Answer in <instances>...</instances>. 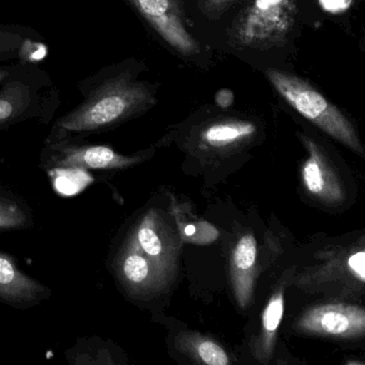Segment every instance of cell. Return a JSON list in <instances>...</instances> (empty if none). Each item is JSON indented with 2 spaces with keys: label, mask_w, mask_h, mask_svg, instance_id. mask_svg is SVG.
Masks as SVG:
<instances>
[{
  "label": "cell",
  "mask_w": 365,
  "mask_h": 365,
  "mask_svg": "<svg viewBox=\"0 0 365 365\" xmlns=\"http://www.w3.org/2000/svg\"><path fill=\"white\" fill-rule=\"evenodd\" d=\"M155 103L150 87L128 74L103 83L76 110L57 120L46 143L76 140L99 133L127 120Z\"/></svg>",
  "instance_id": "6da1fadb"
},
{
  "label": "cell",
  "mask_w": 365,
  "mask_h": 365,
  "mask_svg": "<svg viewBox=\"0 0 365 365\" xmlns=\"http://www.w3.org/2000/svg\"><path fill=\"white\" fill-rule=\"evenodd\" d=\"M266 74L275 91L299 114L354 153H362V145L350 121L313 85L273 68L267 70Z\"/></svg>",
  "instance_id": "7a4b0ae2"
},
{
  "label": "cell",
  "mask_w": 365,
  "mask_h": 365,
  "mask_svg": "<svg viewBox=\"0 0 365 365\" xmlns=\"http://www.w3.org/2000/svg\"><path fill=\"white\" fill-rule=\"evenodd\" d=\"M292 23L294 0H253L237 24L235 39L247 48H271L285 40Z\"/></svg>",
  "instance_id": "3957f363"
},
{
  "label": "cell",
  "mask_w": 365,
  "mask_h": 365,
  "mask_svg": "<svg viewBox=\"0 0 365 365\" xmlns=\"http://www.w3.org/2000/svg\"><path fill=\"white\" fill-rule=\"evenodd\" d=\"M142 158L123 155L106 145L81 144L76 140L46 143L41 168L53 170H119L138 163Z\"/></svg>",
  "instance_id": "277c9868"
},
{
  "label": "cell",
  "mask_w": 365,
  "mask_h": 365,
  "mask_svg": "<svg viewBox=\"0 0 365 365\" xmlns=\"http://www.w3.org/2000/svg\"><path fill=\"white\" fill-rule=\"evenodd\" d=\"M158 35L180 54H196L200 46L187 31L178 0H129Z\"/></svg>",
  "instance_id": "5b68a950"
},
{
  "label": "cell",
  "mask_w": 365,
  "mask_h": 365,
  "mask_svg": "<svg viewBox=\"0 0 365 365\" xmlns=\"http://www.w3.org/2000/svg\"><path fill=\"white\" fill-rule=\"evenodd\" d=\"M298 327L314 334L361 336L365 330V314L362 307L354 305H322L309 309L299 320Z\"/></svg>",
  "instance_id": "8992f818"
},
{
  "label": "cell",
  "mask_w": 365,
  "mask_h": 365,
  "mask_svg": "<svg viewBox=\"0 0 365 365\" xmlns=\"http://www.w3.org/2000/svg\"><path fill=\"white\" fill-rule=\"evenodd\" d=\"M52 294L48 286L25 273L11 255L0 252V302L26 309L48 300Z\"/></svg>",
  "instance_id": "52a82bcc"
},
{
  "label": "cell",
  "mask_w": 365,
  "mask_h": 365,
  "mask_svg": "<svg viewBox=\"0 0 365 365\" xmlns=\"http://www.w3.org/2000/svg\"><path fill=\"white\" fill-rule=\"evenodd\" d=\"M114 270L123 285L131 292H140L153 281L150 262L140 252V245L134 238L115 258Z\"/></svg>",
  "instance_id": "ba28073f"
},
{
  "label": "cell",
  "mask_w": 365,
  "mask_h": 365,
  "mask_svg": "<svg viewBox=\"0 0 365 365\" xmlns=\"http://www.w3.org/2000/svg\"><path fill=\"white\" fill-rule=\"evenodd\" d=\"M309 150L311 155L302 170L305 187L309 193L322 200L329 202L339 200L341 196V189L328 168L324 166V162L313 143H309Z\"/></svg>",
  "instance_id": "9c48e42d"
},
{
  "label": "cell",
  "mask_w": 365,
  "mask_h": 365,
  "mask_svg": "<svg viewBox=\"0 0 365 365\" xmlns=\"http://www.w3.org/2000/svg\"><path fill=\"white\" fill-rule=\"evenodd\" d=\"M257 245L256 240L251 235L243 236L237 243L232 255V269H234L236 290L238 299L245 307L250 298L252 284V270L256 262Z\"/></svg>",
  "instance_id": "30bf717a"
},
{
  "label": "cell",
  "mask_w": 365,
  "mask_h": 365,
  "mask_svg": "<svg viewBox=\"0 0 365 365\" xmlns=\"http://www.w3.org/2000/svg\"><path fill=\"white\" fill-rule=\"evenodd\" d=\"M34 226L31 207L21 196L0 187V232L29 230Z\"/></svg>",
  "instance_id": "8fae6325"
},
{
  "label": "cell",
  "mask_w": 365,
  "mask_h": 365,
  "mask_svg": "<svg viewBox=\"0 0 365 365\" xmlns=\"http://www.w3.org/2000/svg\"><path fill=\"white\" fill-rule=\"evenodd\" d=\"M29 86L21 82H11L0 91V129L20 120L31 106Z\"/></svg>",
  "instance_id": "7c38bea8"
},
{
  "label": "cell",
  "mask_w": 365,
  "mask_h": 365,
  "mask_svg": "<svg viewBox=\"0 0 365 365\" xmlns=\"http://www.w3.org/2000/svg\"><path fill=\"white\" fill-rule=\"evenodd\" d=\"M112 347L100 337H85L66 352V359L71 364H112Z\"/></svg>",
  "instance_id": "4fadbf2b"
},
{
  "label": "cell",
  "mask_w": 365,
  "mask_h": 365,
  "mask_svg": "<svg viewBox=\"0 0 365 365\" xmlns=\"http://www.w3.org/2000/svg\"><path fill=\"white\" fill-rule=\"evenodd\" d=\"M255 132V125L250 121H221L207 128L202 133V138L211 146L223 147L250 138Z\"/></svg>",
  "instance_id": "5bb4252c"
},
{
  "label": "cell",
  "mask_w": 365,
  "mask_h": 365,
  "mask_svg": "<svg viewBox=\"0 0 365 365\" xmlns=\"http://www.w3.org/2000/svg\"><path fill=\"white\" fill-rule=\"evenodd\" d=\"M284 313V298L282 292H277L269 301L262 315V327H264V337L267 345H270L273 341L275 332L281 324Z\"/></svg>",
  "instance_id": "9a60e30c"
},
{
  "label": "cell",
  "mask_w": 365,
  "mask_h": 365,
  "mask_svg": "<svg viewBox=\"0 0 365 365\" xmlns=\"http://www.w3.org/2000/svg\"><path fill=\"white\" fill-rule=\"evenodd\" d=\"M135 239L140 250L144 251L147 257L157 258L161 256L163 245L159 235L157 234L150 222L145 221L144 223L140 224L136 232Z\"/></svg>",
  "instance_id": "2e32d148"
},
{
  "label": "cell",
  "mask_w": 365,
  "mask_h": 365,
  "mask_svg": "<svg viewBox=\"0 0 365 365\" xmlns=\"http://www.w3.org/2000/svg\"><path fill=\"white\" fill-rule=\"evenodd\" d=\"M198 354L206 364L227 365L228 356L223 348L211 341H205L198 346Z\"/></svg>",
  "instance_id": "e0dca14e"
},
{
  "label": "cell",
  "mask_w": 365,
  "mask_h": 365,
  "mask_svg": "<svg viewBox=\"0 0 365 365\" xmlns=\"http://www.w3.org/2000/svg\"><path fill=\"white\" fill-rule=\"evenodd\" d=\"M365 253L364 251L358 252L354 253V255L350 256L348 259V266L350 270L354 273L356 277H359L361 282L365 281Z\"/></svg>",
  "instance_id": "ac0fdd59"
},
{
  "label": "cell",
  "mask_w": 365,
  "mask_h": 365,
  "mask_svg": "<svg viewBox=\"0 0 365 365\" xmlns=\"http://www.w3.org/2000/svg\"><path fill=\"white\" fill-rule=\"evenodd\" d=\"M319 3L326 11L337 14L347 10L351 5L352 0H319Z\"/></svg>",
  "instance_id": "d6986e66"
},
{
  "label": "cell",
  "mask_w": 365,
  "mask_h": 365,
  "mask_svg": "<svg viewBox=\"0 0 365 365\" xmlns=\"http://www.w3.org/2000/svg\"><path fill=\"white\" fill-rule=\"evenodd\" d=\"M215 101H217V106H221V108H228V106H232V101H234V95L228 89H222L215 96Z\"/></svg>",
  "instance_id": "ffe728a7"
},
{
  "label": "cell",
  "mask_w": 365,
  "mask_h": 365,
  "mask_svg": "<svg viewBox=\"0 0 365 365\" xmlns=\"http://www.w3.org/2000/svg\"><path fill=\"white\" fill-rule=\"evenodd\" d=\"M185 232L187 236H192V235H194V232H195V226L187 225V227H185Z\"/></svg>",
  "instance_id": "44dd1931"
},
{
  "label": "cell",
  "mask_w": 365,
  "mask_h": 365,
  "mask_svg": "<svg viewBox=\"0 0 365 365\" xmlns=\"http://www.w3.org/2000/svg\"><path fill=\"white\" fill-rule=\"evenodd\" d=\"M8 76H9V72L0 69V82H3Z\"/></svg>",
  "instance_id": "7402d4cb"
},
{
  "label": "cell",
  "mask_w": 365,
  "mask_h": 365,
  "mask_svg": "<svg viewBox=\"0 0 365 365\" xmlns=\"http://www.w3.org/2000/svg\"><path fill=\"white\" fill-rule=\"evenodd\" d=\"M213 4H215V5H222V4H226L228 3V1H230V0H211Z\"/></svg>",
  "instance_id": "603a6c76"
}]
</instances>
